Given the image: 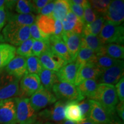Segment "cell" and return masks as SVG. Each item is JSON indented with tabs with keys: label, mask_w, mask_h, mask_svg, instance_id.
<instances>
[{
	"label": "cell",
	"mask_w": 124,
	"mask_h": 124,
	"mask_svg": "<svg viewBox=\"0 0 124 124\" xmlns=\"http://www.w3.org/2000/svg\"><path fill=\"white\" fill-rule=\"evenodd\" d=\"M20 80V96L21 97L32 96L41 86L39 77L37 74H27Z\"/></svg>",
	"instance_id": "obj_11"
},
{
	"label": "cell",
	"mask_w": 124,
	"mask_h": 124,
	"mask_svg": "<svg viewBox=\"0 0 124 124\" xmlns=\"http://www.w3.org/2000/svg\"><path fill=\"white\" fill-rule=\"evenodd\" d=\"M8 3V1H5V0H0V8L3 7L5 8L6 7Z\"/></svg>",
	"instance_id": "obj_51"
},
{
	"label": "cell",
	"mask_w": 124,
	"mask_h": 124,
	"mask_svg": "<svg viewBox=\"0 0 124 124\" xmlns=\"http://www.w3.org/2000/svg\"><path fill=\"white\" fill-rule=\"evenodd\" d=\"M70 12L68 1L67 0L55 1V7L52 14V17L54 19L60 20L62 21Z\"/></svg>",
	"instance_id": "obj_30"
},
{
	"label": "cell",
	"mask_w": 124,
	"mask_h": 124,
	"mask_svg": "<svg viewBox=\"0 0 124 124\" xmlns=\"http://www.w3.org/2000/svg\"><path fill=\"white\" fill-rule=\"evenodd\" d=\"M98 37L102 44L110 43L123 44L124 40V26L120 25H117L105 21Z\"/></svg>",
	"instance_id": "obj_5"
},
{
	"label": "cell",
	"mask_w": 124,
	"mask_h": 124,
	"mask_svg": "<svg viewBox=\"0 0 124 124\" xmlns=\"http://www.w3.org/2000/svg\"><path fill=\"white\" fill-rule=\"evenodd\" d=\"M49 42L51 50L53 53L64 59L67 63L74 62L62 38L51 35L49 38Z\"/></svg>",
	"instance_id": "obj_17"
},
{
	"label": "cell",
	"mask_w": 124,
	"mask_h": 124,
	"mask_svg": "<svg viewBox=\"0 0 124 124\" xmlns=\"http://www.w3.org/2000/svg\"><path fill=\"white\" fill-rule=\"evenodd\" d=\"M55 20L51 17L39 15L36 17L35 24L46 35H53L55 31Z\"/></svg>",
	"instance_id": "obj_23"
},
{
	"label": "cell",
	"mask_w": 124,
	"mask_h": 124,
	"mask_svg": "<svg viewBox=\"0 0 124 124\" xmlns=\"http://www.w3.org/2000/svg\"><path fill=\"white\" fill-rule=\"evenodd\" d=\"M30 26H20L8 23L3 29L2 34L5 42L12 46H19L30 38Z\"/></svg>",
	"instance_id": "obj_2"
},
{
	"label": "cell",
	"mask_w": 124,
	"mask_h": 124,
	"mask_svg": "<svg viewBox=\"0 0 124 124\" xmlns=\"http://www.w3.org/2000/svg\"><path fill=\"white\" fill-rule=\"evenodd\" d=\"M70 6V11L74 13L78 18L79 19L82 23L84 24V18H83V15H84V10L79 6L73 4L71 2V1H68Z\"/></svg>",
	"instance_id": "obj_41"
},
{
	"label": "cell",
	"mask_w": 124,
	"mask_h": 124,
	"mask_svg": "<svg viewBox=\"0 0 124 124\" xmlns=\"http://www.w3.org/2000/svg\"><path fill=\"white\" fill-rule=\"evenodd\" d=\"M118 98L120 102L124 101V78H122L115 87Z\"/></svg>",
	"instance_id": "obj_43"
},
{
	"label": "cell",
	"mask_w": 124,
	"mask_h": 124,
	"mask_svg": "<svg viewBox=\"0 0 124 124\" xmlns=\"http://www.w3.org/2000/svg\"><path fill=\"white\" fill-rule=\"evenodd\" d=\"M33 8V12L36 14H40L41 10L46 4H48L51 1L49 0H34L31 1Z\"/></svg>",
	"instance_id": "obj_42"
},
{
	"label": "cell",
	"mask_w": 124,
	"mask_h": 124,
	"mask_svg": "<svg viewBox=\"0 0 124 124\" xmlns=\"http://www.w3.org/2000/svg\"><path fill=\"white\" fill-rule=\"evenodd\" d=\"M63 33H64V30H63V24H62V21L59 20H55V31H54L53 35L62 38Z\"/></svg>",
	"instance_id": "obj_45"
},
{
	"label": "cell",
	"mask_w": 124,
	"mask_h": 124,
	"mask_svg": "<svg viewBox=\"0 0 124 124\" xmlns=\"http://www.w3.org/2000/svg\"><path fill=\"white\" fill-rule=\"evenodd\" d=\"M31 106L36 111L46 108L49 105L56 102V98L52 91L45 89L41 86L40 89L31 97L29 99Z\"/></svg>",
	"instance_id": "obj_7"
},
{
	"label": "cell",
	"mask_w": 124,
	"mask_h": 124,
	"mask_svg": "<svg viewBox=\"0 0 124 124\" xmlns=\"http://www.w3.org/2000/svg\"><path fill=\"white\" fill-rule=\"evenodd\" d=\"M89 1L91 8L98 16V15H104L111 2V1H106V0H100V1L93 0Z\"/></svg>",
	"instance_id": "obj_35"
},
{
	"label": "cell",
	"mask_w": 124,
	"mask_h": 124,
	"mask_svg": "<svg viewBox=\"0 0 124 124\" xmlns=\"http://www.w3.org/2000/svg\"><path fill=\"white\" fill-rule=\"evenodd\" d=\"M98 84L96 80H87L77 86V89L80 95L92 100L97 91Z\"/></svg>",
	"instance_id": "obj_26"
},
{
	"label": "cell",
	"mask_w": 124,
	"mask_h": 124,
	"mask_svg": "<svg viewBox=\"0 0 124 124\" xmlns=\"http://www.w3.org/2000/svg\"><path fill=\"white\" fill-rule=\"evenodd\" d=\"M34 40L29 38L21 44L16 49V54L18 56L28 58L32 56V48Z\"/></svg>",
	"instance_id": "obj_36"
},
{
	"label": "cell",
	"mask_w": 124,
	"mask_h": 124,
	"mask_svg": "<svg viewBox=\"0 0 124 124\" xmlns=\"http://www.w3.org/2000/svg\"><path fill=\"white\" fill-rule=\"evenodd\" d=\"M67 102L60 100L48 108H45L39 113L41 120L46 122H59L65 120V105Z\"/></svg>",
	"instance_id": "obj_8"
},
{
	"label": "cell",
	"mask_w": 124,
	"mask_h": 124,
	"mask_svg": "<svg viewBox=\"0 0 124 124\" xmlns=\"http://www.w3.org/2000/svg\"><path fill=\"white\" fill-rule=\"evenodd\" d=\"M102 72V71L93 63L80 66L78 70L74 85L78 86L85 80L90 79L98 81Z\"/></svg>",
	"instance_id": "obj_13"
},
{
	"label": "cell",
	"mask_w": 124,
	"mask_h": 124,
	"mask_svg": "<svg viewBox=\"0 0 124 124\" xmlns=\"http://www.w3.org/2000/svg\"><path fill=\"white\" fill-rule=\"evenodd\" d=\"M5 42V41L2 34L1 33V32H0V44H3V43H4Z\"/></svg>",
	"instance_id": "obj_53"
},
{
	"label": "cell",
	"mask_w": 124,
	"mask_h": 124,
	"mask_svg": "<svg viewBox=\"0 0 124 124\" xmlns=\"http://www.w3.org/2000/svg\"><path fill=\"white\" fill-rule=\"evenodd\" d=\"M79 67V66L75 63V62L67 63L58 72H57L59 81L74 85Z\"/></svg>",
	"instance_id": "obj_19"
},
{
	"label": "cell",
	"mask_w": 124,
	"mask_h": 124,
	"mask_svg": "<svg viewBox=\"0 0 124 124\" xmlns=\"http://www.w3.org/2000/svg\"><path fill=\"white\" fill-rule=\"evenodd\" d=\"M33 124H42V122H41V121L39 120V121H36Z\"/></svg>",
	"instance_id": "obj_54"
},
{
	"label": "cell",
	"mask_w": 124,
	"mask_h": 124,
	"mask_svg": "<svg viewBox=\"0 0 124 124\" xmlns=\"http://www.w3.org/2000/svg\"><path fill=\"white\" fill-rule=\"evenodd\" d=\"M39 59L44 69L56 72L67 64L64 59L53 53L51 50L40 55Z\"/></svg>",
	"instance_id": "obj_14"
},
{
	"label": "cell",
	"mask_w": 124,
	"mask_h": 124,
	"mask_svg": "<svg viewBox=\"0 0 124 124\" xmlns=\"http://www.w3.org/2000/svg\"><path fill=\"white\" fill-rule=\"evenodd\" d=\"M45 124H76L75 122L69 120H64L63 121L59 122H46Z\"/></svg>",
	"instance_id": "obj_50"
},
{
	"label": "cell",
	"mask_w": 124,
	"mask_h": 124,
	"mask_svg": "<svg viewBox=\"0 0 124 124\" xmlns=\"http://www.w3.org/2000/svg\"><path fill=\"white\" fill-rule=\"evenodd\" d=\"M105 20L102 16H98L94 22L84 25L82 34L98 36L103 27Z\"/></svg>",
	"instance_id": "obj_29"
},
{
	"label": "cell",
	"mask_w": 124,
	"mask_h": 124,
	"mask_svg": "<svg viewBox=\"0 0 124 124\" xmlns=\"http://www.w3.org/2000/svg\"><path fill=\"white\" fill-rule=\"evenodd\" d=\"M52 91L56 99L65 102H79L85 98L80 95L75 85L67 82H59L56 83L52 87Z\"/></svg>",
	"instance_id": "obj_6"
},
{
	"label": "cell",
	"mask_w": 124,
	"mask_h": 124,
	"mask_svg": "<svg viewBox=\"0 0 124 124\" xmlns=\"http://www.w3.org/2000/svg\"><path fill=\"white\" fill-rule=\"evenodd\" d=\"M29 31H30V38L34 40L46 41V40H49V36L43 33L42 31L39 28L35 23L30 26Z\"/></svg>",
	"instance_id": "obj_38"
},
{
	"label": "cell",
	"mask_w": 124,
	"mask_h": 124,
	"mask_svg": "<svg viewBox=\"0 0 124 124\" xmlns=\"http://www.w3.org/2000/svg\"><path fill=\"white\" fill-rule=\"evenodd\" d=\"M43 69V67L38 57L31 56L27 58V70L28 74L39 75Z\"/></svg>",
	"instance_id": "obj_33"
},
{
	"label": "cell",
	"mask_w": 124,
	"mask_h": 124,
	"mask_svg": "<svg viewBox=\"0 0 124 124\" xmlns=\"http://www.w3.org/2000/svg\"><path fill=\"white\" fill-rule=\"evenodd\" d=\"M108 124H124L123 123H122L121 121H120V120H113L111 121Z\"/></svg>",
	"instance_id": "obj_52"
},
{
	"label": "cell",
	"mask_w": 124,
	"mask_h": 124,
	"mask_svg": "<svg viewBox=\"0 0 124 124\" xmlns=\"http://www.w3.org/2000/svg\"><path fill=\"white\" fill-rule=\"evenodd\" d=\"M92 100L99 102L105 110L113 117L116 106L118 103V98L114 85L99 83Z\"/></svg>",
	"instance_id": "obj_1"
},
{
	"label": "cell",
	"mask_w": 124,
	"mask_h": 124,
	"mask_svg": "<svg viewBox=\"0 0 124 124\" xmlns=\"http://www.w3.org/2000/svg\"><path fill=\"white\" fill-rule=\"evenodd\" d=\"M20 80L5 70H0V101L20 96Z\"/></svg>",
	"instance_id": "obj_3"
},
{
	"label": "cell",
	"mask_w": 124,
	"mask_h": 124,
	"mask_svg": "<svg viewBox=\"0 0 124 124\" xmlns=\"http://www.w3.org/2000/svg\"><path fill=\"white\" fill-rule=\"evenodd\" d=\"M116 110L117 114L120 116L121 118L124 121V101L120 102L118 103L116 108Z\"/></svg>",
	"instance_id": "obj_47"
},
{
	"label": "cell",
	"mask_w": 124,
	"mask_h": 124,
	"mask_svg": "<svg viewBox=\"0 0 124 124\" xmlns=\"http://www.w3.org/2000/svg\"><path fill=\"white\" fill-rule=\"evenodd\" d=\"M16 12L18 14H30L33 12V8L31 1L19 0L17 1L15 5Z\"/></svg>",
	"instance_id": "obj_37"
},
{
	"label": "cell",
	"mask_w": 124,
	"mask_h": 124,
	"mask_svg": "<svg viewBox=\"0 0 124 124\" xmlns=\"http://www.w3.org/2000/svg\"><path fill=\"white\" fill-rule=\"evenodd\" d=\"M7 21V13L4 7L0 8V32Z\"/></svg>",
	"instance_id": "obj_46"
},
{
	"label": "cell",
	"mask_w": 124,
	"mask_h": 124,
	"mask_svg": "<svg viewBox=\"0 0 124 124\" xmlns=\"http://www.w3.org/2000/svg\"><path fill=\"white\" fill-rule=\"evenodd\" d=\"M0 124H17L15 98L0 101Z\"/></svg>",
	"instance_id": "obj_12"
},
{
	"label": "cell",
	"mask_w": 124,
	"mask_h": 124,
	"mask_svg": "<svg viewBox=\"0 0 124 124\" xmlns=\"http://www.w3.org/2000/svg\"><path fill=\"white\" fill-rule=\"evenodd\" d=\"M97 54L108 56L116 60L124 59V47L123 45L116 43L103 44Z\"/></svg>",
	"instance_id": "obj_21"
},
{
	"label": "cell",
	"mask_w": 124,
	"mask_h": 124,
	"mask_svg": "<svg viewBox=\"0 0 124 124\" xmlns=\"http://www.w3.org/2000/svg\"><path fill=\"white\" fill-rule=\"evenodd\" d=\"M124 61L120 60L117 64L102 71L98 78L99 83L116 85L124 77Z\"/></svg>",
	"instance_id": "obj_9"
},
{
	"label": "cell",
	"mask_w": 124,
	"mask_h": 124,
	"mask_svg": "<svg viewBox=\"0 0 124 124\" xmlns=\"http://www.w3.org/2000/svg\"><path fill=\"white\" fill-rule=\"evenodd\" d=\"M105 21L119 25L124 20V1L123 0L111 1L106 13L103 16Z\"/></svg>",
	"instance_id": "obj_10"
},
{
	"label": "cell",
	"mask_w": 124,
	"mask_h": 124,
	"mask_svg": "<svg viewBox=\"0 0 124 124\" xmlns=\"http://www.w3.org/2000/svg\"><path fill=\"white\" fill-rule=\"evenodd\" d=\"M16 48L15 46L6 43L0 44V70L4 69L16 56Z\"/></svg>",
	"instance_id": "obj_24"
},
{
	"label": "cell",
	"mask_w": 124,
	"mask_h": 124,
	"mask_svg": "<svg viewBox=\"0 0 124 124\" xmlns=\"http://www.w3.org/2000/svg\"><path fill=\"white\" fill-rule=\"evenodd\" d=\"M41 85L45 89L52 91L53 86L58 83L59 80L57 72L43 68L39 74Z\"/></svg>",
	"instance_id": "obj_25"
},
{
	"label": "cell",
	"mask_w": 124,
	"mask_h": 124,
	"mask_svg": "<svg viewBox=\"0 0 124 124\" xmlns=\"http://www.w3.org/2000/svg\"><path fill=\"white\" fill-rule=\"evenodd\" d=\"M5 71L9 75L21 79L27 73V58L21 56H16L5 67Z\"/></svg>",
	"instance_id": "obj_15"
},
{
	"label": "cell",
	"mask_w": 124,
	"mask_h": 124,
	"mask_svg": "<svg viewBox=\"0 0 124 124\" xmlns=\"http://www.w3.org/2000/svg\"><path fill=\"white\" fill-rule=\"evenodd\" d=\"M62 38L66 45L68 51L74 62L80 49L81 35L66 32H64Z\"/></svg>",
	"instance_id": "obj_18"
},
{
	"label": "cell",
	"mask_w": 124,
	"mask_h": 124,
	"mask_svg": "<svg viewBox=\"0 0 124 124\" xmlns=\"http://www.w3.org/2000/svg\"><path fill=\"white\" fill-rule=\"evenodd\" d=\"M120 60H116L108 56L97 54L93 64H95L102 71L111 67L120 61Z\"/></svg>",
	"instance_id": "obj_32"
},
{
	"label": "cell",
	"mask_w": 124,
	"mask_h": 124,
	"mask_svg": "<svg viewBox=\"0 0 124 124\" xmlns=\"http://www.w3.org/2000/svg\"><path fill=\"white\" fill-rule=\"evenodd\" d=\"M64 32H69L81 35L84 24L70 12L62 21Z\"/></svg>",
	"instance_id": "obj_20"
},
{
	"label": "cell",
	"mask_w": 124,
	"mask_h": 124,
	"mask_svg": "<svg viewBox=\"0 0 124 124\" xmlns=\"http://www.w3.org/2000/svg\"><path fill=\"white\" fill-rule=\"evenodd\" d=\"M76 124H97L91 121L89 118H83L80 121L77 122Z\"/></svg>",
	"instance_id": "obj_49"
},
{
	"label": "cell",
	"mask_w": 124,
	"mask_h": 124,
	"mask_svg": "<svg viewBox=\"0 0 124 124\" xmlns=\"http://www.w3.org/2000/svg\"><path fill=\"white\" fill-rule=\"evenodd\" d=\"M71 2L79 6L83 9H84L89 3V1H86V0H72Z\"/></svg>",
	"instance_id": "obj_48"
},
{
	"label": "cell",
	"mask_w": 124,
	"mask_h": 124,
	"mask_svg": "<svg viewBox=\"0 0 124 124\" xmlns=\"http://www.w3.org/2000/svg\"><path fill=\"white\" fill-rule=\"evenodd\" d=\"M78 105L80 108L82 118H89L91 110V100L89 98H84L78 102Z\"/></svg>",
	"instance_id": "obj_39"
},
{
	"label": "cell",
	"mask_w": 124,
	"mask_h": 124,
	"mask_svg": "<svg viewBox=\"0 0 124 124\" xmlns=\"http://www.w3.org/2000/svg\"><path fill=\"white\" fill-rule=\"evenodd\" d=\"M7 21L8 23L20 26H31L35 23L36 17L32 13L18 14L7 12Z\"/></svg>",
	"instance_id": "obj_22"
},
{
	"label": "cell",
	"mask_w": 124,
	"mask_h": 124,
	"mask_svg": "<svg viewBox=\"0 0 124 124\" xmlns=\"http://www.w3.org/2000/svg\"><path fill=\"white\" fill-rule=\"evenodd\" d=\"M83 10H84V15H83L84 24H89L94 22L97 18L98 15H96V13L91 8L90 3L83 9Z\"/></svg>",
	"instance_id": "obj_40"
},
{
	"label": "cell",
	"mask_w": 124,
	"mask_h": 124,
	"mask_svg": "<svg viewBox=\"0 0 124 124\" xmlns=\"http://www.w3.org/2000/svg\"><path fill=\"white\" fill-rule=\"evenodd\" d=\"M50 50L49 40L46 41L34 40L32 48V56L39 57L46 51Z\"/></svg>",
	"instance_id": "obj_34"
},
{
	"label": "cell",
	"mask_w": 124,
	"mask_h": 124,
	"mask_svg": "<svg viewBox=\"0 0 124 124\" xmlns=\"http://www.w3.org/2000/svg\"><path fill=\"white\" fill-rule=\"evenodd\" d=\"M97 55V53L91 49L82 48L78 53L75 61L79 66L93 63Z\"/></svg>",
	"instance_id": "obj_31"
},
{
	"label": "cell",
	"mask_w": 124,
	"mask_h": 124,
	"mask_svg": "<svg viewBox=\"0 0 124 124\" xmlns=\"http://www.w3.org/2000/svg\"><path fill=\"white\" fill-rule=\"evenodd\" d=\"M80 108L77 101L67 102L65 105V120L78 122L82 120Z\"/></svg>",
	"instance_id": "obj_27"
},
{
	"label": "cell",
	"mask_w": 124,
	"mask_h": 124,
	"mask_svg": "<svg viewBox=\"0 0 124 124\" xmlns=\"http://www.w3.org/2000/svg\"><path fill=\"white\" fill-rule=\"evenodd\" d=\"M103 45L98 36L81 34L80 48H85L91 49L96 53H98Z\"/></svg>",
	"instance_id": "obj_28"
},
{
	"label": "cell",
	"mask_w": 124,
	"mask_h": 124,
	"mask_svg": "<svg viewBox=\"0 0 124 124\" xmlns=\"http://www.w3.org/2000/svg\"><path fill=\"white\" fill-rule=\"evenodd\" d=\"M54 7H55V1H51L48 4H46L41 9L39 15L52 17V14H53Z\"/></svg>",
	"instance_id": "obj_44"
},
{
	"label": "cell",
	"mask_w": 124,
	"mask_h": 124,
	"mask_svg": "<svg viewBox=\"0 0 124 124\" xmlns=\"http://www.w3.org/2000/svg\"><path fill=\"white\" fill-rule=\"evenodd\" d=\"M89 118L97 124H108L113 120L110 115L99 102L91 100V110Z\"/></svg>",
	"instance_id": "obj_16"
},
{
	"label": "cell",
	"mask_w": 124,
	"mask_h": 124,
	"mask_svg": "<svg viewBox=\"0 0 124 124\" xmlns=\"http://www.w3.org/2000/svg\"><path fill=\"white\" fill-rule=\"evenodd\" d=\"M16 105V120L18 124H33L38 114L31 106L30 100L25 97L15 98Z\"/></svg>",
	"instance_id": "obj_4"
}]
</instances>
